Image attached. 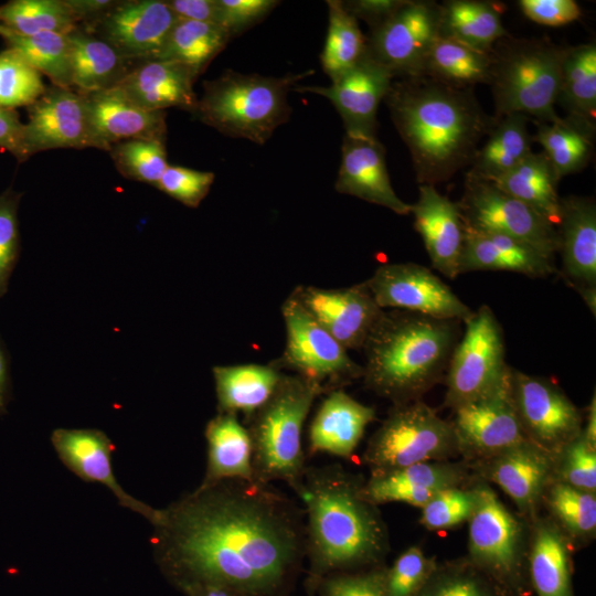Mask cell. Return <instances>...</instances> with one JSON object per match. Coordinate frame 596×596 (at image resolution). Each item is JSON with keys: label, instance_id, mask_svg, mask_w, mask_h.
<instances>
[{"label": "cell", "instance_id": "6da1fadb", "mask_svg": "<svg viewBox=\"0 0 596 596\" xmlns=\"http://www.w3.org/2000/svg\"><path fill=\"white\" fill-rule=\"evenodd\" d=\"M150 524L155 562L179 592L212 584L233 596H290L304 567V508L270 485H200Z\"/></svg>", "mask_w": 596, "mask_h": 596}, {"label": "cell", "instance_id": "7a4b0ae2", "mask_svg": "<svg viewBox=\"0 0 596 596\" xmlns=\"http://www.w3.org/2000/svg\"><path fill=\"white\" fill-rule=\"evenodd\" d=\"M363 481L339 464L307 467L294 490L304 502L308 596L329 575L383 564L389 533L377 507L361 497Z\"/></svg>", "mask_w": 596, "mask_h": 596}, {"label": "cell", "instance_id": "3957f363", "mask_svg": "<svg viewBox=\"0 0 596 596\" xmlns=\"http://www.w3.org/2000/svg\"><path fill=\"white\" fill-rule=\"evenodd\" d=\"M407 146L417 182L436 185L471 166L479 143L497 123L473 88H458L424 75L393 81L384 98Z\"/></svg>", "mask_w": 596, "mask_h": 596}, {"label": "cell", "instance_id": "277c9868", "mask_svg": "<svg viewBox=\"0 0 596 596\" xmlns=\"http://www.w3.org/2000/svg\"><path fill=\"white\" fill-rule=\"evenodd\" d=\"M458 320L384 311L364 345V385L393 405L418 401L445 379L459 341Z\"/></svg>", "mask_w": 596, "mask_h": 596}, {"label": "cell", "instance_id": "5b68a950", "mask_svg": "<svg viewBox=\"0 0 596 596\" xmlns=\"http://www.w3.org/2000/svg\"><path fill=\"white\" fill-rule=\"evenodd\" d=\"M311 73L272 77L227 70L204 82L193 115L225 136L264 145L289 119V91Z\"/></svg>", "mask_w": 596, "mask_h": 596}, {"label": "cell", "instance_id": "8992f818", "mask_svg": "<svg viewBox=\"0 0 596 596\" xmlns=\"http://www.w3.org/2000/svg\"><path fill=\"white\" fill-rule=\"evenodd\" d=\"M324 392L312 381L284 374L272 397L245 421L254 481H284L292 490L300 485L307 469L301 444L304 424L315 400Z\"/></svg>", "mask_w": 596, "mask_h": 596}, {"label": "cell", "instance_id": "52a82bcc", "mask_svg": "<svg viewBox=\"0 0 596 596\" xmlns=\"http://www.w3.org/2000/svg\"><path fill=\"white\" fill-rule=\"evenodd\" d=\"M563 46L547 39L499 40L490 86L497 119L522 114L533 121L551 123L558 115L557 102Z\"/></svg>", "mask_w": 596, "mask_h": 596}, {"label": "cell", "instance_id": "ba28073f", "mask_svg": "<svg viewBox=\"0 0 596 596\" xmlns=\"http://www.w3.org/2000/svg\"><path fill=\"white\" fill-rule=\"evenodd\" d=\"M478 504L469 519L467 560L510 596H525L529 526L486 482H478Z\"/></svg>", "mask_w": 596, "mask_h": 596}, {"label": "cell", "instance_id": "9c48e42d", "mask_svg": "<svg viewBox=\"0 0 596 596\" xmlns=\"http://www.w3.org/2000/svg\"><path fill=\"white\" fill-rule=\"evenodd\" d=\"M458 454L450 422L422 400L393 405L362 455L370 473L449 460Z\"/></svg>", "mask_w": 596, "mask_h": 596}, {"label": "cell", "instance_id": "30bf717a", "mask_svg": "<svg viewBox=\"0 0 596 596\" xmlns=\"http://www.w3.org/2000/svg\"><path fill=\"white\" fill-rule=\"evenodd\" d=\"M513 369L487 392L454 409L450 422L458 454L469 464L491 458L528 440L513 401Z\"/></svg>", "mask_w": 596, "mask_h": 596}, {"label": "cell", "instance_id": "8fae6325", "mask_svg": "<svg viewBox=\"0 0 596 596\" xmlns=\"http://www.w3.org/2000/svg\"><path fill=\"white\" fill-rule=\"evenodd\" d=\"M465 324L445 375L444 405L453 411L487 392L509 368L502 329L489 306L473 311Z\"/></svg>", "mask_w": 596, "mask_h": 596}, {"label": "cell", "instance_id": "7c38bea8", "mask_svg": "<svg viewBox=\"0 0 596 596\" xmlns=\"http://www.w3.org/2000/svg\"><path fill=\"white\" fill-rule=\"evenodd\" d=\"M457 203L468 226L513 237L552 260L558 253L557 227L492 181L466 174L464 194Z\"/></svg>", "mask_w": 596, "mask_h": 596}, {"label": "cell", "instance_id": "4fadbf2b", "mask_svg": "<svg viewBox=\"0 0 596 596\" xmlns=\"http://www.w3.org/2000/svg\"><path fill=\"white\" fill-rule=\"evenodd\" d=\"M286 328V347L278 365L319 384L342 383L362 376V366L354 362L340 344L290 295L281 305Z\"/></svg>", "mask_w": 596, "mask_h": 596}, {"label": "cell", "instance_id": "5bb4252c", "mask_svg": "<svg viewBox=\"0 0 596 596\" xmlns=\"http://www.w3.org/2000/svg\"><path fill=\"white\" fill-rule=\"evenodd\" d=\"M440 4L406 0L389 19L371 29L368 52L396 77L422 75L425 58L439 36Z\"/></svg>", "mask_w": 596, "mask_h": 596}, {"label": "cell", "instance_id": "9a60e30c", "mask_svg": "<svg viewBox=\"0 0 596 596\" xmlns=\"http://www.w3.org/2000/svg\"><path fill=\"white\" fill-rule=\"evenodd\" d=\"M364 284L382 309L464 323L473 315L446 283L429 268L415 263L381 265Z\"/></svg>", "mask_w": 596, "mask_h": 596}, {"label": "cell", "instance_id": "2e32d148", "mask_svg": "<svg viewBox=\"0 0 596 596\" xmlns=\"http://www.w3.org/2000/svg\"><path fill=\"white\" fill-rule=\"evenodd\" d=\"M512 390L521 428L541 449L556 456L581 434L583 415L556 384L513 369Z\"/></svg>", "mask_w": 596, "mask_h": 596}, {"label": "cell", "instance_id": "e0dca14e", "mask_svg": "<svg viewBox=\"0 0 596 596\" xmlns=\"http://www.w3.org/2000/svg\"><path fill=\"white\" fill-rule=\"evenodd\" d=\"M178 20L164 0H124L82 26L138 63L158 57Z\"/></svg>", "mask_w": 596, "mask_h": 596}, {"label": "cell", "instance_id": "ac0fdd59", "mask_svg": "<svg viewBox=\"0 0 596 596\" xmlns=\"http://www.w3.org/2000/svg\"><path fill=\"white\" fill-rule=\"evenodd\" d=\"M28 109L24 145L28 158L58 148H95L83 95L72 88L46 86Z\"/></svg>", "mask_w": 596, "mask_h": 596}, {"label": "cell", "instance_id": "d6986e66", "mask_svg": "<svg viewBox=\"0 0 596 596\" xmlns=\"http://www.w3.org/2000/svg\"><path fill=\"white\" fill-rule=\"evenodd\" d=\"M394 78V74L368 52L330 86L296 85L292 91L328 98L342 118L345 135L376 138L379 105Z\"/></svg>", "mask_w": 596, "mask_h": 596}, {"label": "cell", "instance_id": "ffe728a7", "mask_svg": "<svg viewBox=\"0 0 596 596\" xmlns=\"http://www.w3.org/2000/svg\"><path fill=\"white\" fill-rule=\"evenodd\" d=\"M291 295L347 350L362 349L384 312L364 283L330 289L299 286Z\"/></svg>", "mask_w": 596, "mask_h": 596}, {"label": "cell", "instance_id": "44dd1931", "mask_svg": "<svg viewBox=\"0 0 596 596\" xmlns=\"http://www.w3.org/2000/svg\"><path fill=\"white\" fill-rule=\"evenodd\" d=\"M496 483L528 523L539 515L544 492L554 479L555 456L524 440L491 458L469 464Z\"/></svg>", "mask_w": 596, "mask_h": 596}, {"label": "cell", "instance_id": "7402d4cb", "mask_svg": "<svg viewBox=\"0 0 596 596\" xmlns=\"http://www.w3.org/2000/svg\"><path fill=\"white\" fill-rule=\"evenodd\" d=\"M51 443L63 465L87 482L106 486L117 498L118 503L140 515L150 523L157 509L127 493L117 481L111 453L115 449L110 438L95 428H56Z\"/></svg>", "mask_w": 596, "mask_h": 596}, {"label": "cell", "instance_id": "603a6c76", "mask_svg": "<svg viewBox=\"0 0 596 596\" xmlns=\"http://www.w3.org/2000/svg\"><path fill=\"white\" fill-rule=\"evenodd\" d=\"M469 462L427 461L404 468L370 473L361 487V497L374 504L403 502L422 508L438 491L469 481Z\"/></svg>", "mask_w": 596, "mask_h": 596}, {"label": "cell", "instance_id": "cb8c5ba5", "mask_svg": "<svg viewBox=\"0 0 596 596\" xmlns=\"http://www.w3.org/2000/svg\"><path fill=\"white\" fill-rule=\"evenodd\" d=\"M334 188L398 215L411 213V204L402 201L391 184L385 149L376 138L344 135Z\"/></svg>", "mask_w": 596, "mask_h": 596}, {"label": "cell", "instance_id": "d4e9b609", "mask_svg": "<svg viewBox=\"0 0 596 596\" xmlns=\"http://www.w3.org/2000/svg\"><path fill=\"white\" fill-rule=\"evenodd\" d=\"M414 228L423 238L433 268L449 279L460 275L465 222L457 202L434 185L421 184L419 196L411 204Z\"/></svg>", "mask_w": 596, "mask_h": 596}, {"label": "cell", "instance_id": "484cf974", "mask_svg": "<svg viewBox=\"0 0 596 596\" xmlns=\"http://www.w3.org/2000/svg\"><path fill=\"white\" fill-rule=\"evenodd\" d=\"M82 95L95 148L108 151L113 145L131 139L166 140V111L145 110L116 88Z\"/></svg>", "mask_w": 596, "mask_h": 596}, {"label": "cell", "instance_id": "4316f807", "mask_svg": "<svg viewBox=\"0 0 596 596\" xmlns=\"http://www.w3.org/2000/svg\"><path fill=\"white\" fill-rule=\"evenodd\" d=\"M198 75L188 66L167 60L138 62L115 87L134 105L149 111L178 107L194 113Z\"/></svg>", "mask_w": 596, "mask_h": 596}, {"label": "cell", "instance_id": "83f0119b", "mask_svg": "<svg viewBox=\"0 0 596 596\" xmlns=\"http://www.w3.org/2000/svg\"><path fill=\"white\" fill-rule=\"evenodd\" d=\"M375 409L354 400L341 389L329 391L319 405L308 432V451L350 459Z\"/></svg>", "mask_w": 596, "mask_h": 596}, {"label": "cell", "instance_id": "f1b7e54d", "mask_svg": "<svg viewBox=\"0 0 596 596\" xmlns=\"http://www.w3.org/2000/svg\"><path fill=\"white\" fill-rule=\"evenodd\" d=\"M573 546L550 517L529 522L528 575L536 596H575Z\"/></svg>", "mask_w": 596, "mask_h": 596}, {"label": "cell", "instance_id": "f546056e", "mask_svg": "<svg viewBox=\"0 0 596 596\" xmlns=\"http://www.w3.org/2000/svg\"><path fill=\"white\" fill-rule=\"evenodd\" d=\"M557 232L565 279L575 289L596 287V205L593 198H561Z\"/></svg>", "mask_w": 596, "mask_h": 596}, {"label": "cell", "instance_id": "4dcf8cb0", "mask_svg": "<svg viewBox=\"0 0 596 596\" xmlns=\"http://www.w3.org/2000/svg\"><path fill=\"white\" fill-rule=\"evenodd\" d=\"M505 270L529 277L555 273L553 260L513 237L465 224V243L459 272Z\"/></svg>", "mask_w": 596, "mask_h": 596}, {"label": "cell", "instance_id": "1f68e13d", "mask_svg": "<svg viewBox=\"0 0 596 596\" xmlns=\"http://www.w3.org/2000/svg\"><path fill=\"white\" fill-rule=\"evenodd\" d=\"M212 373L219 413H243L245 421L272 397L284 376L275 363L216 365Z\"/></svg>", "mask_w": 596, "mask_h": 596}, {"label": "cell", "instance_id": "d6a6232c", "mask_svg": "<svg viewBox=\"0 0 596 596\" xmlns=\"http://www.w3.org/2000/svg\"><path fill=\"white\" fill-rule=\"evenodd\" d=\"M206 469L200 485L221 480H253L252 441L236 414L217 413L205 426Z\"/></svg>", "mask_w": 596, "mask_h": 596}, {"label": "cell", "instance_id": "836d02e7", "mask_svg": "<svg viewBox=\"0 0 596 596\" xmlns=\"http://www.w3.org/2000/svg\"><path fill=\"white\" fill-rule=\"evenodd\" d=\"M68 39L72 84L81 94L115 88L135 65L82 25L70 32Z\"/></svg>", "mask_w": 596, "mask_h": 596}, {"label": "cell", "instance_id": "e575fe53", "mask_svg": "<svg viewBox=\"0 0 596 596\" xmlns=\"http://www.w3.org/2000/svg\"><path fill=\"white\" fill-rule=\"evenodd\" d=\"M533 142H539L557 178L579 172L595 149V120L566 115L551 123L534 121Z\"/></svg>", "mask_w": 596, "mask_h": 596}, {"label": "cell", "instance_id": "d590c367", "mask_svg": "<svg viewBox=\"0 0 596 596\" xmlns=\"http://www.w3.org/2000/svg\"><path fill=\"white\" fill-rule=\"evenodd\" d=\"M504 6L488 0H448L440 4L439 35L492 53L509 32L502 24Z\"/></svg>", "mask_w": 596, "mask_h": 596}, {"label": "cell", "instance_id": "8d00e7d4", "mask_svg": "<svg viewBox=\"0 0 596 596\" xmlns=\"http://www.w3.org/2000/svg\"><path fill=\"white\" fill-rule=\"evenodd\" d=\"M557 178L543 151L529 153L519 164L492 182L525 203L557 227L561 196Z\"/></svg>", "mask_w": 596, "mask_h": 596}, {"label": "cell", "instance_id": "74e56055", "mask_svg": "<svg viewBox=\"0 0 596 596\" xmlns=\"http://www.w3.org/2000/svg\"><path fill=\"white\" fill-rule=\"evenodd\" d=\"M494 55L439 35L430 47L422 75L458 88L490 85Z\"/></svg>", "mask_w": 596, "mask_h": 596}, {"label": "cell", "instance_id": "f35d334b", "mask_svg": "<svg viewBox=\"0 0 596 596\" xmlns=\"http://www.w3.org/2000/svg\"><path fill=\"white\" fill-rule=\"evenodd\" d=\"M529 120L522 114H510L497 119L466 174L493 181L519 164L532 152Z\"/></svg>", "mask_w": 596, "mask_h": 596}, {"label": "cell", "instance_id": "ab89813d", "mask_svg": "<svg viewBox=\"0 0 596 596\" xmlns=\"http://www.w3.org/2000/svg\"><path fill=\"white\" fill-rule=\"evenodd\" d=\"M574 115L596 118V45L588 42L566 47L561 65L557 102Z\"/></svg>", "mask_w": 596, "mask_h": 596}, {"label": "cell", "instance_id": "60d3db41", "mask_svg": "<svg viewBox=\"0 0 596 596\" xmlns=\"http://www.w3.org/2000/svg\"><path fill=\"white\" fill-rule=\"evenodd\" d=\"M230 40L219 24L179 19L156 60L181 63L199 76Z\"/></svg>", "mask_w": 596, "mask_h": 596}, {"label": "cell", "instance_id": "b9f144b4", "mask_svg": "<svg viewBox=\"0 0 596 596\" xmlns=\"http://www.w3.org/2000/svg\"><path fill=\"white\" fill-rule=\"evenodd\" d=\"M7 49L21 55L52 85L72 88V58L68 34L41 32L32 35L13 33L0 25Z\"/></svg>", "mask_w": 596, "mask_h": 596}, {"label": "cell", "instance_id": "7bdbcfd3", "mask_svg": "<svg viewBox=\"0 0 596 596\" xmlns=\"http://www.w3.org/2000/svg\"><path fill=\"white\" fill-rule=\"evenodd\" d=\"M328 32L320 55L323 72L331 82L353 68L368 53V41L358 20L339 0H328Z\"/></svg>", "mask_w": 596, "mask_h": 596}, {"label": "cell", "instance_id": "ee69618b", "mask_svg": "<svg viewBox=\"0 0 596 596\" xmlns=\"http://www.w3.org/2000/svg\"><path fill=\"white\" fill-rule=\"evenodd\" d=\"M542 503L550 518L574 543H587L596 533V494L553 479L547 486Z\"/></svg>", "mask_w": 596, "mask_h": 596}, {"label": "cell", "instance_id": "f6af8a7d", "mask_svg": "<svg viewBox=\"0 0 596 596\" xmlns=\"http://www.w3.org/2000/svg\"><path fill=\"white\" fill-rule=\"evenodd\" d=\"M0 25L21 35L68 34L78 22L65 0H11L0 6Z\"/></svg>", "mask_w": 596, "mask_h": 596}, {"label": "cell", "instance_id": "bcb514c9", "mask_svg": "<svg viewBox=\"0 0 596 596\" xmlns=\"http://www.w3.org/2000/svg\"><path fill=\"white\" fill-rule=\"evenodd\" d=\"M417 596H510L467 558L438 564Z\"/></svg>", "mask_w": 596, "mask_h": 596}, {"label": "cell", "instance_id": "7dc6e473", "mask_svg": "<svg viewBox=\"0 0 596 596\" xmlns=\"http://www.w3.org/2000/svg\"><path fill=\"white\" fill-rule=\"evenodd\" d=\"M108 152L121 175L153 187L169 166L166 140H125L113 145Z\"/></svg>", "mask_w": 596, "mask_h": 596}, {"label": "cell", "instance_id": "c3c4849f", "mask_svg": "<svg viewBox=\"0 0 596 596\" xmlns=\"http://www.w3.org/2000/svg\"><path fill=\"white\" fill-rule=\"evenodd\" d=\"M42 75L17 52H0V107L30 106L45 91Z\"/></svg>", "mask_w": 596, "mask_h": 596}, {"label": "cell", "instance_id": "681fc988", "mask_svg": "<svg viewBox=\"0 0 596 596\" xmlns=\"http://www.w3.org/2000/svg\"><path fill=\"white\" fill-rule=\"evenodd\" d=\"M478 499L477 483L443 489L421 508L419 522L429 531L456 528L469 521Z\"/></svg>", "mask_w": 596, "mask_h": 596}, {"label": "cell", "instance_id": "f907efd6", "mask_svg": "<svg viewBox=\"0 0 596 596\" xmlns=\"http://www.w3.org/2000/svg\"><path fill=\"white\" fill-rule=\"evenodd\" d=\"M437 566L434 557L412 545L393 564L384 567L383 586L386 596H417Z\"/></svg>", "mask_w": 596, "mask_h": 596}, {"label": "cell", "instance_id": "816d5d0a", "mask_svg": "<svg viewBox=\"0 0 596 596\" xmlns=\"http://www.w3.org/2000/svg\"><path fill=\"white\" fill-rule=\"evenodd\" d=\"M554 479L596 493V446L582 432L555 456Z\"/></svg>", "mask_w": 596, "mask_h": 596}, {"label": "cell", "instance_id": "f5cc1de1", "mask_svg": "<svg viewBox=\"0 0 596 596\" xmlns=\"http://www.w3.org/2000/svg\"><path fill=\"white\" fill-rule=\"evenodd\" d=\"M22 195L12 188L0 192V298L8 291L20 255L18 209Z\"/></svg>", "mask_w": 596, "mask_h": 596}, {"label": "cell", "instance_id": "db71d44e", "mask_svg": "<svg viewBox=\"0 0 596 596\" xmlns=\"http://www.w3.org/2000/svg\"><path fill=\"white\" fill-rule=\"evenodd\" d=\"M213 181V172L169 164L155 187L189 207H198Z\"/></svg>", "mask_w": 596, "mask_h": 596}, {"label": "cell", "instance_id": "11a10c76", "mask_svg": "<svg viewBox=\"0 0 596 596\" xmlns=\"http://www.w3.org/2000/svg\"><path fill=\"white\" fill-rule=\"evenodd\" d=\"M385 565L337 573L320 581L318 596H386L383 586Z\"/></svg>", "mask_w": 596, "mask_h": 596}, {"label": "cell", "instance_id": "9f6ffc18", "mask_svg": "<svg viewBox=\"0 0 596 596\" xmlns=\"http://www.w3.org/2000/svg\"><path fill=\"white\" fill-rule=\"evenodd\" d=\"M279 1L275 0H216L217 24L231 39L264 19Z\"/></svg>", "mask_w": 596, "mask_h": 596}, {"label": "cell", "instance_id": "6f0895ef", "mask_svg": "<svg viewBox=\"0 0 596 596\" xmlns=\"http://www.w3.org/2000/svg\"><path fill=\"white\" fill-rule=\"evenodd\" d=\"M518 3L526 18L549 26L568 24L582 15L579 6L573 0H521Z\"/></svg>", "mask_w": 596, "mask_h": 596}, {"label": "cell", "instance_id": "680465c9", "mask_svg": "<svg viewBox=\"0 0 596 596\" xmlns=\"http://www.w3.org/2000/svg\"><path fill=\"white\" fill-rule=\"evenodd\" d=\"M0 149L10 152L19 163L29 159L24 145V124L15 109L0 107Z\"/></svg>", "mask_w": 596, "mask_h": 596}, {"label": "cell", "instance_id": "91938a15", "mask_svg": "<svg viewBox=\"0 0 596 596\" xmlns=\"http://www.w3.org/2000/svg\"><path fill=\"white\" fill-rule=\"evenodd\" d=\"M406 0H354L342 1L344 8L356 19L376 28L397 11Z\"/></svg>", "mask_w": 596, "mask_h": 596}, {"label": "cell", "instance_id": "94428289", "mask_svg": "<svg viewBox=\"0 0 596 596\" xmlns=\"http://www.w3.org/2000/svg\"><path fill=\"white\" fill-rule=\"evenodd\" d=\"M181 20L217 24L216 0H164Z\"/></svg>", "mask_w": 596, "mask_h": 596}, {"label": "cell", "instance_id": "6125c7cd", "mask_svg": "<svg viewBox=\"0 0 596 596\" xmlns=\"http://www.w3.org/2000/svg\"><path fill=\"white\" fill-rule=\"evenodd\" d=\"M78 25L87 26L111 9L117 0H65Z\"/></svg>", "mask_w": 596, "mask_h": 596}, {"label": "cell", "instance_id": "be15d7a7", "mask_svg": "<svg viewBox=\"0 0 596 596\" xmlns=\"http://www.w3.org/2000/svg\"><path fill=\"white\" fill-rule=\"evenodd\" d=\"M11 398L9 356L0 338V416L7 413Z\"/></svg>", "mask_w": 596, "mask_h": 596}, {"label": "cell", "instance_id": "e7e4bbea", "mask_svg": "<svg viewBox=\"0 0 596 596\" xmlns=\"http://www.w3.org/2000/svg\"><path fill=\"white\" fill-rule=\"evenodd\" d=\"M185 596H233L228 590L212 584L190 585L180 590Z\"/></svg>", "mask_w": 596, "mask_h": 596}, {"label": "cell", "instance_id": "03108f58", "mask_svg": "<svg viewBox=\"0 0 596 596\" xmlns=\"http://www.w3.org/2000/svg\"><path fill=\"white\" fill-rule=\"evenodd\" d=\"M582 433L585 438L596 446V398L593 395L587 408V416Z\"/></svg>", "mask_w": 596, "mask_h": 596}, {"label": "cell", "instance_id": "003e7915", "mask_svg": "<svg viewBox=\"0 0 596 596\" xmlns=\"http://www.w3.org/2000/svg\"><path fill=\"white\" fill-rule=\"evenodd\" d=\"M588 306L592 313H596V287H584L576 289Z\"/></svg>", "mask_w": 596, "mask_h": 596}]
</instances>
